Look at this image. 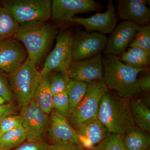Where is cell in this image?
Here are the masks:
<instances>
[{"mask_svg": "<svg viewBox=\"0 0 150 150\" xmlns=\"http://www.w3.org/2000/svg\"><path fill=\"white\" fill-rule=\"evenodd\" d=\"M58 33L57 28L47 21H31L20 25L13 38L22 43L28 58L37 66L51 48Z\"/></svg>", "mask_w": 150, "mask_h": 150, "instance_id": "cell-1", "label": "cell"}, {"mask_svg": "<svg viewBox=\"0 0 150 150\" xmlns=\"http://www.w3.org/2000/svg\"><path fill=\"white\" fill-rule=\"evenodd\" d=\"M103 80L108 89L114 90L118 96L134 98L141 92L137 76L146 69H136L123 64L118 56L107 55L103 59Z\"/></svg>", "mask_w": 150, "mask_h": 150, "instance_id": "cell-2", "label": "cell"}, {"mask_svg": "<svg viewBox=\"0 0 150 150\" xmlns=\"http://www.w3.org/2000/svg\"><path fill=\"white\" fill-rule=\"evenodd\" d=\"M129 100L108 91L103 96L98 118L110 134L125 136L138 128L131 114Z\"/></svg>", "mask_w": 150, "mask_h": 150, "instance_id": "cell-3", "label": "cell"}, {"mask_svg": "<svg viewBox=\"0 0 150 150\" xmlns=\"http://www.w3.org/2000/svg\"><path fill=\"white\" fill-rule=\"evenodd\" d=\"M41 74L28 58L18 69L8 74V81L11 91L21 108L33 98Z\"/></svg>", "mask_w": 150, "mask_h": 150, "instance_id": "cell-4", "label": "cell"}, {"mask_svg": "<svg viewBox=\"0 0 150 150\" xmlns=\"http://www.w3.org/2000/svg\"><path fill=\"white\" fill-rule=\"evenodd\" d=\"M1 5L19 25L31 21H47L51 18L50 0H4Z\"/></svg>", "mask_w": 150, "mask_h": 150, "instance_id": "cell-5", "label": "cell"}, {"mask_svg": "<svg viewBox=\"0 0 150 150\" xmlns=\"http://www.w3.org/2000/svg\"><path fill=\"white\" fill-rule=\"evenodd\" d=\"M108 91L103 79L88 84L83 99L73 110L68 119L74 129L76 130L86 121L98 118L100 103L103 95Z\"/></svg>", "mask_w": 150, "mask_h": 150, "instance_id": "cell-6", "label": "cell"}, {"mask_svg": "<svg viewBox=\"0 0 150 150\" xmlns=\"http://www.w3.org/2000/svg\"><path fill=\"white\" fill-rule=\"evenodd\" d=\"M55 47L46 58L42 74L50 75L56 72H69L73 61L72 35L68 31L58 33Z\"/></svg>", "mask_w": 150, "mask_h": 150, "instance_id": "cell-7", "label": "cell"}, {"mask_svg": "<svg viewBox=\"0 0 150 150\" xmlns=\"http://www.w3.org/2000/svg\"><path fill=\"white\" fill-rule=\"evenodd\" d=\"M107 40L103 34L78 29L72 35L73 60H83L100 54L105 48Z\"/></svg>", "mask_w": 150, "mask_h": 150, "instance_id": "cell-8", "label": "cell"}, {"mask_svg": "<svg viewBox=\"0 0 150 150\" xmlns=\"http://www.w3.org/2000/svg\"><path fill=\"white\" fill-rule=\"evenodd\" d=\"M20 109V115L23 118L22 126L27 134V139L43 140L49 124V115L33 99Z\"/></svg>", "mask_w": 150, "mask_h": 150, "instance_id": "cell-9", "label": "cell"}, {"mask_svg": "<svg viewBox=\"0 0 150 150\" xmlns=\"http://www.w3.org/2000/svg\"><path fill=\"white\" fill-rule=\"evenodd\" d=\"M69 75L71 79L88 84L103 79L104 71L101 53L88 59L73 61Z\"/></svg>", "mask_w": 150, "mask_h": 150, "instance_id": "cell-10", "label": "cell"}, {"mask_svg": "<svg viewBox=\"0 0 150 150\" xmlns=\"http://www.w3.org/2000/svg\"><path fill=\"white\" fill-rule=\"evenodd\" d=\"M141 26L131 22L123 21L116 26L108 39L105 55L117 56L126 52Z\"/></svg>", "mask_w": 150, "mask_h": 150, "instance_id": "cell-11", "label": "cell"}, {"mask_svg": "<svg viewBox=\"0 0 150 150\" xmlns=\"http://www.w3.org/2000/svg\"><path fill=\"white\" fill-rule=\"evenodd\" d=\"M28 58L22 43L13 38L0 41V71L8 74L18 69Z\"/></svg>", "mask_w": 150, "mask_h": 150, "instance_id": "cell-12", "label": "cell"}, {"mask_svg": "<svg viewBox=\"0 0 150 150\" xmlns=\"http://www.w3.org/2000/svg\"><path fill=\"white\" fill-rule=\"evenodd\" d=\"M98 7V4L93 0H53L51 1V18L70 22L76 14L96 11Z\"/></svg>", "mask_w": 150, "mask_h": 150, "instance_id": "cell-13", "label": "cell"}, {"mask_svg": "<svg viewBox=\"0 0 150 150\" xmlns=\"http://www.w3.org/2000/svg\"><path fill=\"white\" fill-rule=\"evenodd\" d=\"M115 10L112 1H108L107 10L103 13H97L85 18L74 16L70 22L81 25L88 32L97 31L104 34L111 33L117 24Z\"/></svg>", "mask_w": 150, "mask_h": 150, "instance_id": "cell-14", "label": "cell"}, {"mask_svg": "<svg viewBox=\"0 0 150 150\" xmlns=\"http://www.w3.org/2000/svg\"><path fill=\"white\" fill-rule=\"evenodd\" d=\"M76 131L80 145L87 150H93L111 134L98 118L84 122Z\"/></svg>", "mask_w": 150, "mask_h": 150, "instance_id": "cell-15", "label": "cell"}, {"mask_svg": "<svg viewBox=\"0 0 150 150\" xmlns=\"http://www.w3.org/2000/svg\"><path fill=\"white\" fill-rule=\"evenodd\" d=\"M49 115L47 132L48 138L53 143L71 142L80 145L76 131L67 118L59 114L54 109Z\"/></svg>", "mask_w": 150, "mask_h": 150, "instance_id": "cell-16", "label": "cell"}, {"mask_svg": "<svg viewBox=\"0 0 150 150\" xmlns=\"http://www.w3.org/2000/svg\"><path fill=\"white\" fill-rule=\"evenodd\" d=\"M117 11L124 21L131 22L140 26L148 25L150 21V10L144 1L119 0Z\"/></svg>", "mask_w": 150, "mask_h": 150, "instance_id": "cell-17", "label": "cell"}, {"mask_svg": "<svg viewBox=\"0 0 150 150\" xmlns=\"http://www.w3.org/2000/svg\"><path fill=\"white\" fill-rule=\"evenodd\" d=\"M41 74L40 81L33 100L39 107L48 115L53 109V95L49 86L50 75Z\"/></svg>", "mask_w": 150, "mask_h": 150, "instance_id": "cell-18", "label": "cell"}, {"mask_svg": "<svg viewBox=\"0 0 150 150\" xmlns=\"http://www.w3.org/2000/svg\"><path fill=\"white\" fill-rule=\"evenodd\" d=\"M125 65L136 69H146L149 64L150 51L138 47H130L119 58Z\"/></svg>", "mask_w": 150, "mask_h": 150, "instance_id": "cell-19", "label": "cell"}, {"mask_svg": "<svg viewBox=\"0 0 150 150\" xmlns=\"http://www.w3.org/2000/svg\"><path fill=\"white\" fill-rule=\"evenodd\" d=\"M130 109L134 122L138 128L143 131L150 132V110L142 100H129Z\"/></svg>", "mask_w": 150, "mask_h": 150, "instance_id": "cell-20", "label": "cell"}, {"mask_svg": "<svg viewBox=\"0 0 150 150\" xmlns=\"http://www.w3.org/2000/svg\"><path fill=\"white\" fill-rule=\"evenodd\" d=\"M125 150H145L149 148L150 138L148 132L139 128L129 132L123 138Z\"/></svg>", "mask_w": 150, "mask_h": 150, "instance_id": "cell-21", "label": "cell"}, {"mask_svg": "<svg viewBox=\"0 0 150 150\" xmlns=\"http://www.w3.org/2000/svg\"><path fill=\"white\" fill-rule=\"evenodd\" d=\"M19 26L9 11L0 4V41L13 38Z\"/></svg>", "mask_w": 150, "mask_h": 150, "instance_id": "cell-22", "label": "cell"}, {"mask_svg": "<svg viewBox=\"0 0 150 150\" xmlns=\"http://www.w3.org/2000/svg\"><path fill=\"white\" fill-rule=\"evenodd\" d=\"M27 139V134L22 126L6 132L0 137V148L11 150L18 146Z\"/></svg>", "mask_w": 150, "mask_h": 150, "instance_id": "cell-23", "label": "cell"}, {"mask_svg": "<svg viewBox=\"0 0 150 150\" xmlns=\"http://www.w3.org/2000/svg\"><path fill=\"white\" fill-rule=\"evenodd\" d=\"M88 86L86 83L70 80L67 87L70 101V115L83 99L87 90Z\"/></svg>", "mask_w": 150, "mask_h": 150, "instance_id": "cell-24", "label": "cell"}, {"mask_svg": "<svg viewBox=\"0 0 150 150\" xmlns=\"http://www.w3.org/2000/svg\"><path fill=\"white\" fill-rule=\"evenodd\" d=\"M70 80L69 72H56L49 76V86L53 96L67 89Z\"/></svg>", "mask_w": 150, "mask_h": 150, "instance_id": "cell-25", "label": "cell"}, {"mask_svg": "<svg viewBox=\"0 0 150 150\" xmlns=\"http://www.w3.org/2000/svg\"><path fill=\"white\" fill-rule=\"evenodd\" d=\"M54 109L65 118L69 119L70 116L69 99L67 89L53 96Z\"/></svg>", "mask_w": 150, "mask_h": 150, "instance_id": "cell-26", "label": "cell"}, {"mask_svg": "<svg viewBox=\"0 0 150 150\" xmlns=\"http://www.w3.org/2000/svg\"><path fill=\"white\" fill-rule=\"evenodd\" d=\"M124 136L111 134L96 146L94 150H125L123 144Z\"/></svg>", "mask_w": 150, "mask_h": 150, "instance_id": "cell-27", "label": "cell"}, {"mask_svg": "<svg viewBox=\"0 0 150 150\" xmlns=\"http://www.w3.org/2000/svg\"><path fill=\"white\" fill-rule=\"evenodd\" d=\"M129 47H138L150 51V25L140 27Z\"/></svg>", "mask_w": 150, "mask_h": 150, "instance_id": "cell-28", "label": "cell"}, {"mask_svg": "<svg viewBox=\"0 0 150 150\" xmlns=\"http://www.w3.org/2000/svg\"><path fill=\"white\" fill-rule=\"evenodd\" d=\"M23 123V118L20 114L6 116L0 122V137L8 131L22 126Z\"/></svg>", "mask_w": 150, "mask_h": 150, "instance_id": "cell-29", "label": "cell"}, {"mask_svg": "<svg viewBox=\"0 0 150 150\" xmlns=\"http://www.w3.org/2000/svg\"><path fill=\"white\" fill-rule=\"evenodd\" d=\"M11 150H51L50 145L43 140H28Z\"/></svg>", "mask_w": 150, "mask_h": 150, "instance_id": "cell-30", "label": "cell"}, {"mask_svg": "<svg viewBox=\"0 0 150 150\" xmlns=\"http://www.w3.org/2000/svg\"><path fill=\"white\" fill-rule=\"evenodd\" d=\"M0 96L6 102L13 103L14 98L8 80L0 72Z\"/></svg>", "mask_w": 150, "mask_h": 150, "instance_id": "cell-31", "label": "cell"}, {"mask_svg": "<svg viewBox=\"0 0 150 150\" xmlns=\"http://www.w3.org/2000/svg\"><path fill=\"white\" fill-rule=\"evenodd\" d=\"M51 150H85L80 145L71 142H55L50 145Z\"/></svg>", "mask_w": 150, "mask_h": 150, "instance_id": "cell-32", "label": "cell"}, {"mask_svg": "<svg viewBox=\"0 0 150 150\" xmlns=\"http://www.w3.org/2000/svg\"><path fill=\"white\" fill-rule=\"evenodd\" d=\"M17 108L13 103L0 105V122L6 116L16 114Z\"/></svg>", "mask_w": 150, "mask_h": 150, "instance_id": "cell-33", "label": "cell"}, {"mask_svg": "<svg viewBox=\"0 0 150 150\" xmlns=\"http://www.w3.org/2000/svg\"><path fill=\"white\" fill-rule=\"evenodd\" d=\"M138 83L141 92H149L150 91V76L145 75L138 79Z\"/></svg>", "mask_w": 150, "mask_h": 150, "instance_id": "cell-34", "label": "cell"}, {"mask_svg": "<svg viewBox=\"0 0 150 150\" xmlns=\"http://www.w3.org/2000/svg\"><path fill=\"white\" fill-rule=\"evenodd\" d=\"M142 100L147 107L149 108L150 107V96L149 95L147 94L145 95L143 97Z\"/></svg>", "mask_w": 150, "mask_h": 150, "instance_id": "cell-35", "label": "cell"}, {"mask_svg": "<svg viewBox=\"0 0 150 150\" xmlns=\"http://www.w3.org/2000/svg\"><path fill=\"white\" fill-rule=\"evenodd\" d=\"M6 101H5L1 97V96H0V105H2L4 104L5 103Z\"/></svg>", "mask_w": 150, "mask_h": 150, "instance_id": "cell-36", "label": "cell"}, {"mask_svg": "<svg viewBox=\"0 0 150 150\" xmlns=\"http://www.w3.org/2000/svg\"><path fill=\"white\" fill-rule=\"evenodd\" d=\"M145 150H150L149 148V149H147Z\"/></svg>", "mask_w": 150, "mask_h": 150, "instance_id": "cell-37", "label": "cell"}, {"mask_svg": "<svg viewBox=\"0 0 150 150\" xmlns=\"http://www.w3.org/2000/svg\"><path fill=\"white\" fill-rule=\"evenodd\" d=\"M1 1H0V4H1Z\"/></svg>", "mask_w": 150, "mask_h": 150, "instance_id": "cell-38", "label": "cell"}, {"mask_svg": "<svg viewBox=\"0 0 150 150\" xmlns=\"http://www.w3.org/2000/svg\"><path fill=\"white\" fill-rule=\"evenodd\" d=\"M0 150H3L1 149V148H0Z\"/></svg>", "mask_w": 150, "mask_h": 150, "instance_id": "cell-39", "label": "cell"}, {"mask_svg": "<svg viewBox=\"0 0 150 150\" xmlns=\"http://www.w3.org/2000/svg\"></svg>", "mask_w": 150, "mask_h": 150, "instance_id": "cell-40", "label": "cell"}]
</instances>
